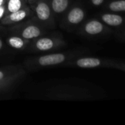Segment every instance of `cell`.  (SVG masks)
Here are the masks:
<instances>
[{"label":"cell","mask_w":125,"mask_h":125,"mask_svg":"<svg viewBox=\"0 0 125 125\" xmlns=\"http://www.w3.org/2000/svg\"><path fill=\"white\" fill-rule=\"evenodd\" d=\"M86 51L87 49L83 48L44 54L42 56L32 57L26 60L24 64L26 68L30 70H35L51 66H65L67 62L74 59L75 58L83 56Z\"/></svg>","instance_id":"cell-1"},{"label":"cell","mask_w":125,"mask_h":125,"mask_svg":"<svg viewBox=\"0 0 125 125\" xmlns=\"http://www.w3.org/2000/svg\"><path fill=\"white\" fill-rule=\"evenodd\" d=\"M48 30L39 23L34 16H32L22 22L10 26L7 29V32L21 36L29 40H32L47 34Z\"/></svg>","instance_id":"cell-2"},{"label":"cell","mask_w":125,"mask_h":125,"mask_svg":"<svg viewBox=\"0 0 125 125\" xmlns=\"http://www.w3.org/2000/svg\"><path fill=\"white\" fill-rule=\"evenodd\" d=\"M45 35L46 34L31 40L25 51L33 53L48 52L60 50L67 45L62 35Z\"/></svg>","instance_id":"cell-3"},{"label":"cell","mask_w":125,"mask_h":125,"mask_svg":"<svg viewBox=\"0 0 125 125\" xmlns=\"http://www.w3.org/2000/svg\"><path fill=\"white\" fill-rule=\"evenodd\" d=\"M77 30L78 34L89 39L104 37L111 34L114 31L113 29L108 26L102 21L97 18H90L85 21Z\"/></svg>","instance_id":"cell-4"},{"label":"cell","mask_w":125,"mask_h":125,"mask_svg":"<svg viewBox=\"0 0 125 125\" xmlns=\"http://www.w3.org/2000/svg\"><path fill=\"white\" fill-rule=\"evenodd\" d=\"M118 61L111 59H105L94 56H81L67 62L65 67H78L82 69L94 68H114Z\"/></svg>","instance_id":"cell-5"},{"label":"cell","mask_w":125,"mask_h":125,"mask_svg":"<svg viewBox=\"0 0 125 125\" xmlns=\"http://www.w3.org/2000/svg\"><path fill=\"white\" fill-rule=\"evenodd\" d=\"M86 16V11L81 4L72 5L63 15L61 26L68 31L76 30L85 21Z\"/></svg>","instance_id":"cell-6"},{"label":"cell","mask_w":125,"mask_h":125,"mask_svg":"<svg viewBox=\"0 0 125 125\" xmlns=\"http://www.w3.org/2000/svg\"><path fill=\"white\" fill-rule=\"evenodd\" d=\"M34 12V16L44 27L52 29L56 27L55 16L50 4V0H37L29 5Z\"/></svg>","instance_id":"cell-7"},{"label":"cell","mask_w":125,"mask_h":125,"mask_svg":"<svg viewBox=\"0 0 125 125\" xmlns=\"http://www.w3.org/2000/svg\"><path fill=\"white\" fill-rule=\"evenodd\" d=\"M32 16H34V12L30 7L26 4L19 10L6 15L3 18L1 19L0 23L3 26H10L22 22Z\"/></svg>","instance_id":"cell-8"},{"label":"cell","mask_w":125,"mask_h":125,"mask_svg":"<svg viewBox=\"0 0 125 125\" xmlns=\"http://www.w3.org/2000/svg\"><path fill=\"white\" fill-rule=\"evenodd\" d=\"M98 18L111 29H125V16L117 12H106L98 15Z\"/></svg>","instance_id":"cell-9"},{"label":"cell","mask_w":125,"mask_h":125,"mask_svg":"<svg viewBox=\"0 0 125 125\" xmlns=\"http://www.w3.org/2000/svg\"><path fill=\"white\" fill-rule=\"evenodd\" d=\"M31 40H26L21 36L10 34L6 37V43L12 48L18 51H25Z\"/></svg>","instance_id":"cell-10"},{"label":"cell","mask_w":125,"mask_h":125,"mask_svg":"<svg viewBox=\"0 0 125 125\" xmlns=\"http://www.w3.org/2000/svg\"><path fill=\"white\" fill-rule=\"evenodd\" d=\"M71 0H50L51 7L54 16L63 15L70 8Z\"/></svg>","instance_id":"cell-11"},{"label":"cell","mask_w":125,"mask_h":125,"mask_svg":"<svg viewBox=\"0 0 125 125\" xmlns=\"http://www.w3.org/2000/svg\"><path fill=\"white\" fill-rule=\"evenodd\" d=\"M21 74H26L24 69L21 66L12 65L0 68V80L8 79Z\"/></svg>","instance_id":"cell-12"},{"label":"cell","mask_w":125,"mask_h":125,"mask_svg":"<svg viewBox=\"0 0 125 125\" xmlns=\"http://www.w3.org/2000/svg\"><path fill=\"white\" fill-rule=\"evenodd\" d=\"M24 75L25 74H21L10 78L8 79L0 80V93L3 92H6L13 88L19 82V81L23 78Z\"/></svg>","instance_id":"cell-13"},{"label":"cell","mask_w":125,"mask_h":125,"mask_svg":"<svg viewBox=\"0 0 125 125\" xmlns=\"http://www.w3.org/2000/svg\"><path fill=\"white\" fill-rule=\"evenodd\" d=\"M105 10L112 12H125V0H111L105 4Z\"/></svg>","instance_id":"cell-14"},{"label":"cell","mask_w":125,"mask_h":125,"mask_svg":"<svg viewBox=\"0 0 125 125\" xmlns=\"http://www.w3.org/2000/svg\"><path fill=\"white\" fill-rule=\"evenodd\" d=\"M26 4H28L25 3L23 0H6V15L16 12L23 8Z\"/></svg>","instance_id":"cell-15"},{"label":"cell","mask_w":125,"mask_h":125,"mask_svg":"<svg viewBox=\"0 0 125 125\" xmlns=\"http://www.w3.org/2000/svg\"><path fill=\"white\" fill-rule=\"evenodd\" d=\"M89 1L93 7H97L103 5L105 2V0H89Z\"/></svg>","instance_id":"cell-16"},{"label":"cell","mask_w":125,"mask_h":125,"mask_svg":"<svg viewBox=\"0 0 125 125\" xmlns=\"http://www.w3.org/2000/svg\"><path fill=\"white\" fill-rule=\"evenodd\" d=\"M116 37L119 40L125 42V29L119 30L118 33L116 34Z\"/></svg>","instance_id":"cell-17"},{"label":"cell","mask_w":125,"mask_h":125,"mask_svg":"<svg viewBox=\"0 0 125 125\" xmlns=\"http://www.w3.org/2000/svg\"><path fill=\"white\" fill-rule=\"evenodd\" d=\"M115 69H117V70H122V71H125V62H117L116 65V67Z\"/></svg>","instance_id":"cell-18"},{"label":"cell","mask_w":125,"mask_h":125,"mask_svg":"<svg viewBox=\"0 0 125 125\" xmlns=\"http://www.w3.org/2000/svg\"><path fill=\"white\" fill-rule=\"evenodd\" d=\"M6 15V7L5 4L0 6V21Z\"/></svg>","instance_id":"cell-19"},{"label":"cell","mask_w":125,"mask_h":125,"mask_svg":"<svg viewBox=\"0 0 125 125\" xmlns=\"http://www.w3.org/2000/svg\"><path fill=\"white\" fill-rule=\"evenodd\" d=\"M37 1V0H27V4H28L29 5H30V4H34V3H35Z\"/></svg>","instance_id":"cell-20"},{"label":"cell","mask_w":125,"mask_h":125,"mask_svg":"<svg viewBox=\"0 0 125 125\" xmlns=\"http://www.w3.org/2000/svg\"><path fill=\"white\" fill-rule=\"evenodd\" d=\"M3 45H4V42H3V41H2L1 38L0 37V51L2 49V48H3Z\"/></svg>","instance_id":"cell-21"},{"label":"cell","mask_w":125,"mask_h":125,"mask_svg":"<svg viewBox=\"0 0 125 125\" xmlns=\"http://www.w3.org/2000/svg\"><path fill=\"white\" fill-rule=\"evenodd\" d=\"M5 1H6V0H0V6L5 4Z\"/></svg>","instance_id":"cell-22"},{"label":"cell","mask_w":125,"mask_h":125,"mask_svg":"<svg viewBox=\"0 0 125 125\" xmlns=\"http://www.w3.org/2000/svg\"><path fill=\"white\" fill-rule=\"evenodd\" d=\"M23 1L25 3H26V4H27V0H23Z\"/></svg>","instance_id":"cell-23"}]
</instances>
